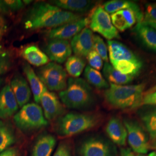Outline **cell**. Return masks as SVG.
<instances>
[{
    "mask_svg": "<svg viewBox=\"0 0 156 156\" xmlns=\"http://www.w3.org/2000/svg\"><path fill=\"white\" fill-rule=\"evenodd\" d=\"M82 18L79 14L62 9L49 3H35L26 12L23 20L27 30L56 28Z\"/></svg>",
    "mask_w": 156,
    "mask_h": 156,
    "instance_id": "cell-1",
    "label": "cell"
},
{
    "mask_svg": "<svg viewBox=\"0 0 156 156\" xmlns=\"http://www.w3.org/2000/svg\"><path fill=\"white\" fill-rule=\"evenodd\" d=\"M145 87L144 84L123 86L111 83L104 92L105 99L113 108L134 109L142 105Z\"/></svg>",
    "mask_w": 156,
    "mask_h": 156,
    "instance_id": "cell-2",
    "label": "cell"
},
{
    "mask_svg": "<svg viewBox=\"0 0 156 156\" xmlns=\"http://www.w3.org/2000/svg\"><path fill=\"white\" fill-rule=\"evenodd\" d=\"M59 96L62 103L71 109H86L94 102L91 87L80 78H69L66 89L59 93Z\"/></svg>",
    "mask_w": 156,
    "mask_h": 156,
    "instance_id": "cell-3",
    "label": "cell"
},
{
    "mask_svg": "<svg viewBox=\"0 0 156 156\" xmlns=\"http://www.w3.org/2000/svg\"><path fill=\"white\" fill-rule=\"evenodd\" d=\"M99 122L95 115L70 112L58 117L55 130L62 136H71L94 127Z\"/></svg>",
    "mask_w": 156,
    "mask_h": 156,
    "instance_id": "cell-4",
    "label": "cell"
},
{
    "mask_svg": "<svg viewBox=\"0 0 156 156\" xmlns=\"http://www.w3.org/2000/svg\"><path fill=\"white\" fill-rule=\"evenodd\" d=\"M13 121L17 128L28 133L44 128L48 124L41 107L35 103H28L14 115Z\"/></svg>",
    "mask_w": 156,
    "mask_h": 156,
    "instance_id": "cell-5",
    "label": "cell"
},
{
    "mask_svg": "<svg viewBox=\"0 0 156 156\" xmlns=\"http://www.w3.org/2000/svg\"><path fill=\"white\" fill-rule=\"evenodd\" d=\"M78 156H117L115 146L111 141L95 135L82 140L78 146Z\"/></svg>",
    "mask_w": 156,
    "mask_h": 156,
    "instance_id": "cell-6",
    "label": "cell"
},
{
    "mask_svg": "<svg viewBox=\"0 0 156 156\" xmlns=\"http://www.w3.org/2000/svg\"><path fill=\"white\" fill-rule=\"evenodd\" d=\"M37 74L46 87L51 91H61L67 87V73L57 63H48L39 68Z\"/></svg>",
    "mask_w": 156,
    "mask_h": 156,
    "instance_id": "cell-7",
    "label": "cell"
},
{
    "mask_svg": "<svg viewBox=\"0 0 156 156\" xmlns=\"http://www.w3.org/2000/svg\"><path fill=\"white\" fill-rule=\"evenodd\" d=\"M89 25L91 31L100 34L109 41L120 38L117 29L112 22L111 17L101 6H97L93 12Z\"/></svg>",
    "mask_w": 156,
    "mask_h": 156,
    "instance_id": "cell-8",
    "label": "cell"
},
{
    "mask_svg": "<svg viewBox=\"0 0 156 156\" xmlns=\"http://www.w3.org/2000/svg\"><path fill=\"white\" fill-rule=\"evenodd\" d=\"M123 123L127 131L128 144L136 154H146L149 149L148 138L139 123L135 120L124 119Z\"/></svg>",
    "mask_w": 156,
    "mask_h": 156,
    "instance_id": "cell-9",
    "label": "cell"
},
{
    "mask_svg": "<svg viewBox=\"0 0 156 156\" xmlns=\"http://www.w3.org/2000/svg\"><path fill=\"white\" fill-rule=\"evenodd\" d=\"M89 23V18H80L77 20L67 23L51 29L47 34V37L49 39H63L67 41V39H72L83 29L86 28Z\"/></svg>",
    "mask_w": 156,
    "mask_h": 156,
    "instance_id": "cell-10",
    "label": "cell"
},
{
    "mask_svg": "<svg viewBox=\"0 0 156 156\" xmlns=\"http://www.w3.org/2000/svg\"><path fill=\"white\" fill-rule=\"evenodd\" d=\"M44 50L50 60L60 64L67 61L72 54L69 42L63 39H50Z\"/></svg>",
    "mask_w": 156,
    "mask_h": 156,
    "instance_id": "cell-11",
    "label": "cell"
},
{
    "mask_svg": "<svg viewBox=\"0 0 156 156\" xmlns=\"http://www.w3.org/2000/svg\"><path fill=\"white\" fill-rule=\"evenodd\" d=\"M108 49L111 63L119 60H126L142 67V62L140 58L122 43L117 41H108Z\"/></svg>",
    "mask_w": 156,
    "mask_h": 156,
    "instance_id": "cell-12",
    "label": "cell"
},
{
    "mask_svg": "<svg viewBox=\"0 0 156 156\" xmlns=\"http://www.w3.org/2000/svg\"><path fill=\"white\" fill-rule=\"evenodd\" d=\"M40 102L47 120H51L64 115L66 109L55 93L46 90L43 94Z\"/></svg>",
    "mask_w": 156,
    "mask_h": 156,
    "instance_id": "cell-13",
    "label": "cell"
},
{
    "mask_svg": "<svg viewBox=\"0 0 156 156\" xmlns=\"http://www.w3.org/2000/svg\"><path fill=\"white\" fill-rule=\"evenodd\" d=\"M93 31L86 27L72 38L70 45L76 56L87 57L93 50Z\"/></svg>",
    "mask_w": 156,
    "mask_h": 156,
    "instance_id": "cell-14",
    "label": "cell"
},
{
    "mask_svg": "<svg viewBox=\"0 0 156 156\" xmlns=\"http://www.w3.org/2000/svg\"><path fill=\"white\" fill-rule=\"evenodd\" d=\"M19 107L11 86L6 85L0 91V119L11 117L16 113Z\"/></svg>",
    "mask_w": 156,
    "mask_h": 156,
    "instance_id": "cell-15",
    "label": "cell"
},
{
    "mask_svg": "<svg viewBox=\"0 0 156 156\" xmlns=\"http://www.w3.org/2000/svg\"><path fill=\"white\" fill-rule=\"evenodd\" d=\"M105 131L112 143L119 146L126 145L127 131L120 118L112 117L107 123Z\"/></svg>",
    "mask_w": 156,
    "mask_h": 156,
    "instance_id": "cell-16",
    "label": "cell"
},
{
    "mask_svg": "<svg viewBox=\"0 0 156 156\" xmlns=\"http://www.w3.org/2000/svg\"><path fill=\"white\" fill-rule=\"evenodd\" d=\"M11 87L19 107L26 105L30 100L31 90L26 79L17 74L11 82Z\"/></svg>",
    "mask_w": 156,
    "mask_h": 156,
    "instance_id": "cell-17",
    "label": "cell"
},
{
    "mask_svg": "<svg viewBox=\"0 0 156 156\" xmlns=\"http://www.w3.org/2000/svg\"><path fill=\"white\" fill-rule=\"evenodd\" d=\"M56 145V139L53 135L41 134L34 144L31 156H51Z\"/></svg>",
    "mask_w": 156,
    "mask_h": 156,
    "instance_id": "cell-18",
    "label": "cell"
},
{
    "mask_svg": "<svg viewBox=\"0 0 156 156\" xmlns=\"http://www.w3.org/2000/svg\"><path fill=\"white\" fill-rule=\"evenodd\" d=\"M103 8L110 14H113L116 12L123 9H130L134 12L137 18L138 23L144 20V13L140 9L138 4L133 1L126 0H112L104 4Z\"/></svg>",
    "mask_w": 156,
    "mask_h": 156,
    "instance_id": "cell-19",
    "label": "cell"
},
{
    "mask_svg": "<svg viewBox=\"0 0 156 156\" xmlns=\"http://www.w3.org/2000/svg\"><path fill=\"white\" fill-rule=\"evenodd\" d=\"M52 5L62 9L73 12V13H84L91 10L94 6L95 2L87 0H54L50 1Z\"/></svg>",
    "mask_w": 156,
    "mask_h": 156,
    "instance_id": "cell-20",
    "label": "cell"
},
{
    "mask_svg": "<svg viewBox=\"0 0 156 156\" xmlns=\"http://www.w3.org/2000/svg\"><path fill=\"white\" fill-rule=\"evenodd\" d=\"M133 31L145 47L156 52V29L140 22L136 25Z\"/></svg>",
    "mask_w": 156,
    "mask_h": 156,
    "instance_id": "cell-21",
    "label": "cell"
},
{
    "mask_svg": "<svg viewBox=\"0 0 156 156\" xmlns=\"http://www.w3.org/2000/svg\"><path fill=\"white\" fill-rule=\"evenodd\" d=\"M111 17L115 27L120 31L131 28L138 22L135 13L130 9L119 11L112 14Z\"/></svg>",
    "mask_w": 156,
    "mask_h": 156,
    "instance_id": "cell-22",
    "label": "cell"
},
{
    "mask_svg": "<svg viewBox=\"0 0 156 156\" xmlns=\"http://www.w3.org/2000/svg\"><path fill=\"white\" fill-rule=\"evenodd\" d=\"M23 69L30 84L34 98L36 102L39 103L42 95L47 90V88L28 64L25 63Z\"/></svg>",
    "mask_w": 156,
    "mask_h": 156,
    "instance_id": "cell-23",
    "label": "cell"
},
{
    "mask_svg": "<svg viewBox=\"0 0 156 156\" xmlns=\"http://www.w3.org/2000/svg\"><path fill=\"white\" fill-rule=\"evenodd\" d=\"M22 56L29 63L36 67L44 66L49 60L45 53L35 45H30L25 48L22 52Z\"/></svg>",
    "mask_w": 156,
    "mask_h": 156,
    "instance_id": "cell-24",
    "label": "cell"
},
{
    "mask_svg": "<svg viewBox=\"0 0 156 156\" xmlns=\"http://www.w3.org/2000/svg\"><path fill=\"white\" fill-rule=\"evenodd\" d=\"M103 73L106 79L111 83L122 85L129 83L134 79V77L125 75L117 71L108 62H106L103 68Z\"/></svg>",
    "mask_w": 156,
    "mask_h": 156,
    "instance_id": "cell-25",
    "label": "cell"
},
{
    "mask_svg": "<svg viewBox=\"0 0 156 156\" xmlns=\"http://www.w3.org/2000/svg\"><path fill=\"white\" fill-rule=\"evenodd\" d=\"M16 141V135L11 124L0 119V149L5 150Z\"/></svg>",
    "mask_w": 156,
    "mask_h": 156,
    "instance_id": "cell-26",
    "label": "cell"
},
{
    "mask_svg": "<svg viewBox=\"0 0 156 156\" xmlns=\"http://www.w3.org/2000/svg\"><path fill=\"white\" fill-rule=\"evenodd\" d=\"M84 77L89 83L99 89H108L109 86L100 72L87 66L84 69Z\"/></svg>",
    "mask_w": 156,
    "mask_h": 156,
    "instance_id": "cell-27",
    "label": "cell"
},
{
    "mask_svg": "<svg viewBox=\"0 0 156 156\" xmlns=\"http://www.w3.org/2000/svg\"><path fill=\"white\" fill-rule=\"evenodd\" d=\"M86 66V62L82 57L78 56H70L66 63L67 73L73 78H77L82 74Z\"/></svg>",
    "mask_w": 156,
    "mask_h": 156,
    "instance_id": "cell-28",
    "label": "cell"
},
{
    "mask_svg": "<svg viewBox=\"0 0 156 156\" xmlns=\"http://www.w3.org/2000/svg\"><path fill=\"white\" fill-rule=\"evenodd\" d=\"M111 65L120 73L132 76L138 75L142 67L126 60H119L111 63Z\"/></svg>",
    "mask_w": 156,
    "mask_h": 156,
    "instance_id": "cell-29",
    "label": "cell"
},
{
    "mask_svg": "<svg viewBox=\"0 0 156 156\" xmlns=\"http://www.w3.org/2000/svg\"><path fill=\"white\" fill-rule=\"evenodd\" d=\"M24 5L20 0H0V13L11 15L22 9Z\"/></svg>",
    "mask_w": 156,
    "mask_h": 156,
    "instance_id": "cell-30",
    "label": "cell"
},
{
    "mask_svg": "<svg viewBox=\"0 0 156 156\" xmlns=\"http://www.w3.org/2000/svg\"><path fill=\"white\" fill-rule=\"evenodd\" d=\"M93 50L101 56L104 61L108 62L107 46L104 40L98 35L93 36Z\"/></svg>",
    "mask_w": 156,
    "mask_h": 156,
    "instance_id": "cell-31",
    "label": "cell"
},
{
    "mask_svg": "<svg viewBox=\"0 0 156 156\" xmlns=\"http://www.w3.org/2000/svg\"><path fill=\"white\" fill-rule=\"evenodd\" d=\"M12 57L9 51L0 45V75L5 73L11 67Z\"/></svg>",
    "mask_w": 156,
    "mask_h": 156,
    "instance_id": "cell-32",
    "label": "cell"
},
{
    "mask_svg": "<svg viewBox=\"0 0 156 156\" xmlns=\"http://www.w3.org/2000/svg\"><path fill=\"white\" fill-rule=\"evenodd\" d=\"M140 118L145 127L156 125V107L148 108L140 113Z\"/></svg>",
    "mask_w": 156,
    "mask_h": 156,
    "instance_id": "cell-33",
    "label": "cell"
},
{
    "mask_svg": "<svg viewBox=\"0 0 156 156\" xmlns=\"http://www.w3.org/2000/svg\"><path fill=\"white\" fill-rule=\"evenodd\" d=\"M87 61L89 62L90 67L96 70H100L103 66V60L101 56L94 50L90 52L87 56Z\"/></svg>",
    "mask_w": 156,
    "mask_h": 156,
    "instance_id": "cell-34",
    "label": "cell"
},
{
    "mask_svg": "<svg viewBox=\"0 0 156 156\" xmlns=\"http://www.w3.org/2000/svg\"><path fill=\"white\" fill-rule=\"evenodd\" d=\"M144 20L142 22L156 23V4H148L146 5Z\"/></svg>",
    "mask_w": 156,
    "mask_h": 156,
    "instance_id": "cell-35",
    "label": "cell"
},
{
    "mask_svg": "<svg viewBox=\"0 0 156 156\" xmlns=\"http://www.w3.org/2000/svg\"><path fill=\"white\" fill-rule=\"evenodd\" d=\"M53 156H73L72 147L69 143L67 141L61 142Z\"/></svg>",
    "mask_w": 156,
    "mask_h": 156,
    "instance_id": "cell-36",
    "label": "cell"
},
{
    "mask_svg": "<svg viewBox=\"0 0 156 156\" xmlns=\"http://www.w3.org/2000/svg\"><path fill=\"white\" fill-rule=\"evenodd\" d=\"M143 105H156V91L145 95L142 100Z\"/></svg>",
    "mask_w": 156,
    "mask_h": 156,
    "instance_id": "cell-37",
    "label": "cell"
},
{
    "mask_svg": "<svg viewBox=\"0 0 156 156\" xmlns=\"http://www.w3.org/2000/svg\"><path fill=\"white\" fill-rule=\"evenodd\" d=\"M0 156H19V151L15 147H9L1 152Z\"/></svg>",
    "mask_w": 156,
    "mask_h": 156,
    "instance_id": "cell-38",
    "label": "cell"
},
{
    "mask_svg": "<svg viewBox=\"0 0 156 156\" xmlns=\"http://www.w3.org/2000/svg\"><path fill=\"white\" fill-rule=\"evenodd\" d=\"M151 140H156V125L151 127H146Z\"/></svg>",
    "mask_w": 156,
    "mask_h": 156,
    "instance_id": "cell-39",
    "label": "cell"
},
{
    "mask_svg": "<svg viewBox=\"0 0 156 156\" xmlns=\"http://www.w3.org/2000/svg\"><path fill=\"white\" fill-rule=\"evenodd\" d=\"M6 29V27L5 22L2 19V18L0 17V40L2 38L4 33H5Z\"/></svg>",
    "mask_w": 156,
    "mask_h": 156,
    "instance_id": "cell-40",
    "label": "cell"
},
{
    "mask_svg": "<svg viewBox=\"0 0 156 156\" xmlns=\"http://www.w3.org/2000/svg\"><path fill=\"white\" fill-rule=\"evenodd\" d=\"M120 154L121 156H135L134 154L128 149H122Z\"/></svg>",
    "mask_w": 156,
    "mask_h": 156,
    "instance_id": "cell-41",
    "label": "cell"
},
{
    "mask_svg": "<svg viewBox=\"0 0 156 156\" xmlns=\"http://www.w3.org/2000/svg\"><path fill=\"white\" fill-rule=\"evenodd\" d=\"M149 148L156 151V140H152V141L149 143Z\"/></svg>",
    "mask_w": 156,
    "mask_h": 156,
    "instance_id": "cell-42",
    "label": "cell"
},
{
    "mask_svg": "<svg viewBox=\"0 0 156 156\" xmlns=\"http://www.w3.org/2000/svg\"><path fill=\"white\" fill-rule=\"evenodd\" d=\"M144 24H146L147 26H151V27L154 28L156 30V23H152V22H142Z\"/></svg>",
    "mask_w": 156,
    "mask_h": 156,
    "instance_id": "cell-43",
    "label": "cell"
},
{
    "mask_svg": "<svg viewBox=\"0 0 156 156\" xmlns=\"http://www.w3.org/2000/svg\"><path fill=\"white\" fill-rule=\"evenodd\" d=\"M148 156H156V151L151 152V153L148 155Z\"/></svg>",
    "mask_w": 156,
    "mask_h": 156,
    "instance_id": "cell-44",
    "label": "cell"
},
{
    "mask_svg": "<svg viewBox=\"0 0 156 156\" xmlns=\"http://www.w3.org/2000/svg\"><path fill=\"white\" fill-rule=\"evenodd\" d=\"M3 80H4L3 78H0V88H1V86L2 84L3 83Z\"/></svg>",
    "mask_w": 156,
    "mask_h": 156,
    "instance_id": "cell-45",
    "label": "cell"
},
{
    "mask_svg": "<svg viewBox=\"0 0 156 156\" xmlns=\"http://www.w3.org/2000/svg\"><path fill=\"white\" fill-rule=\"evenodd\" d=\"M135 156H146L144 154H136L135 155L134 154Z\"/></svg>",
    "mask_w": 156,
    "mask_h": 156,
    "instance_id": "cell-46",
    "label": "cell"
},
{
    "mask_svg": "<svg viewBox=\"0 0 156 156\" xmlns=\"http://www.w3.org/2000/svg\"><path fill=\"white\" fill-rule=\"evenodd\" d=\"M4 151V149H0V153H1V152H2V151Z\"/></svg>",
    "mask_w": 156,
    "mask_h": 156,
    "instance_id": "cell-47",
    "label": "cell"
}]
</instances>
